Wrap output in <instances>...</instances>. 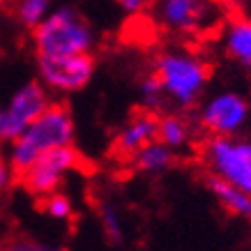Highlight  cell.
<instances>
[{"label":"cell","instance_id":"obj_23","mask_svg":"<svg viewBox=\"0 0 251 251\" xmlns=\"http://www.w3.org/2000/svg\"><path fill=\"white\" fill-rule=\"evenodd\" d=\"M2 2H14V0H0V5H2Z\"/></svg>","mask_w":251,"mask_h":251},{"label":"cell","instance_id":"obj_9","mask_svg":"<svg viewBox=\"0 0 251 251\" xmlns=\"http://www.w3.org/2000/svg\"><path fill=\"white\" fill-rule=\"evenodd\" d=\"M157 19L173 32L201 30L212 16V0H157Z\"/></svg>","mask_w":251,"mask_h":251},{"label":"cell","instance_id":"obj_21","mask_svg":"<svg viewBox=\"0 0 251 251\" xmlns=\"http://www.w3.org/2000/svg\"><path fill=\"white\" fill-rule=\"evenodd\" d=\"M118 5H120L122 12H127V14H138V12H143L152 5L154 0H115Z\"/></svg>","mask_w":251,"mask_h":251},{"label":"cell","instance_id":"obj_8","mask_svg":"<svg viewBox=\"0 0 251 251\" xmlns=\"http://www.w3.org/2000/svg\"><path fill=\"white\" fill-rule=\"evenodd\" d=\"M95 58L81 55H37L39 81L53 92H78L95 76Z\"/></svg>","mask_w":251,"mask_h":251},{"label":"cell","instance_id":"obj_14","mask_svg":"<svg viewBox=\"0 0 251 251\" xmlns=\"http://www.w3.org/2000/svg\"><path fill=\"white\" fill-rule=\"evenodd\" d=\"M157 141L168 145L171 150H182L191 141V127L182 115L177 113H166L159 115V129H157Z\"/></svg>","mask_w":251,"mask_h":251},{"label":"cell","instance_id":"obj_12","mask_svg":"<svg viewBox=\"0 0 251 251\" xmlns=\"http://www.w3.org/2000/svg\"><path fill=\"white\" fill-rule=\"evenodd\" d=\"M175 161H177L175 150H171L161 141H152L131 157V166H134V171L143 175H161L171 171L175 166Z\"/></svg>","mask_w":251,"mask_h":251},{"label":"cell","instance_id":"obj_13","mask_svg":"<svg viewBox=\"0 0 251 251\" xmlns=\"http://www.w3.org/2000/svg\"><path fill=\"white\" fill-rule=\"evenodd\" d=\"M224 51L230 60L242 67H251V19L240 16L233 19L224 35Z\"/></svg>","mask_w":251,"mask_h":251},{"label":"cell","instance_id":"obj_20","mask_svg":"<svg viewBox=\"0 0 251 251\" xmlns=\"http://www.w3.org/2000/svg\"><path fill=\"white\" fill-rule=\"evenodd\" d=\"M14 180H16V173L12 168V164H9V159L5 154H0V191L9 189L14 184Z\"/></svg>","mask_w":251,"mask_h":251},{"label":"cell","instance_id":"obj_4","mask_svg":"<svg viewBox=\"0 0 251 251\" xmlns=\"http://www.w3.org/2000/svg\"><path fill=\"white\" fill-rule=\"evenodd\" d=\"M201 161L207 175H214L251 196V138L210 136L201 148Z\"/></svg>","mask_w":251,"mask_h":251},{"label":"cell","instance_id":"obj_3","mask_svg":"<svg viewBox=\"0 0 251 251\" xmlns=\"http://www.w3.org/2000/svg\"><path fill=\"white\" fill-rule=\"evenodd\" d=\"M154 74L161 81L166 99L177 108L194 106L210 81L207 62L187 51L159 53L154 58Z\"/></svg>","mask_w":251,"mask_h":251},{"label":"cell","instance_id":"obj_17","mask_svg":"<svg viewBox=\"0 0 251 251\" xmlns=\"http://www.w3.org/2000/svg\"><path fill=\"white\" fill-rule=\"evenodd\" d=\"M39 205H42L46 217H51V219H55V221L74 219V203H72L69 196L62 194V191H53V194H49V196L39 198Z\"/></svg>","mask_w":251,"mask_h":251},{"label":"cell","instance_id":"obj_5","mask_svg":"<svg viewBox=\"0 0 251 251\" xmlns=\"http://www.w3.org/2000/svg\"><path fill=\"white\" fill-rule=\"evenodd\" d=\"M51 106L49 88L42 81H28L16 88L5 106H0V145L14 143L32 120Z\"/></svg>","mask_w":251,"mask_h":251},{"label":"cell","instance_id":"obj_10","mask_svg":"<svg viewBox=\"0 0 251 251\" xmlns=\"http://www.w3.org/2000/svg\"><path fill=\"white\" fill-rule=\"evenodd\" d=\"M157 129H159V115L154 111H141L131 115L129 120L122 125L113 138V154L120 159H129L145 148L148 143L157 141Z\"/></svg>","mask_w":251,"mask_h":251},{"label":"cell","instance_id":"obj_15","mask_svg":"<svg viewBox=\"0 0 251 251\" xmlns=\"http://www.w3.org/2000/svg\"><path fill=\"white\" fill-rule=\"evenodd\" d=\"M97 217L101 224V230L111 244H125L127 240V230H125V219H122L120 207L113 201H99L97 203Z\"/></svg>","mask_w":251,"mask_h":251},{"label":"cell","instance_id":"obj_24","mask_svg":"<svg viewBox=\"0 0 251 251\" xmlns=\"http://www.w3.org/2000/svg\"><path fill=\"white\" fill-rule=\"evenodd\" d=\"M249 69H251V67H249Z\"/></svg>","mask_w":251,"mask_h":251},{"label":"cell","instance_id":"obj_11","mask_svg":"<svg viewBox=\"0 0 251 251\" xmlns=\"http://www.w3.org/2000/svg\"><path fill=\"white\" fill-rule=\"evenodd\" d=\"M205 187L226 214L235 217V219L251 221V196L249 194H244L242 189L224 182V180L214 177V175H205Z\"/></svg>","mask_w":251,"mask_h":251},{"label":"cell","instance_id":"obj_16","mask_svg":"<svg viewBox=\"0 0 251 251\" xmlns=\"http://www.w3.org/2000/svg\"><path fill=\"white\" fill-rule=\"evenodd\" d=\"M53 9V0H16V19L28 30H35Z\"/></svg>","mask_w":251,"mask_h":251},{"label":"cell","instance_id":"obj_2","mask_svg":"<svg viewBox=\"0 0 251 251\" xmlns=\"http://www.w3.org/2000/svg\"><path fill=\"white\" fill-rule=\"evenodd\" d=\"M32 42L37 55H81L92 51L95 30L76 7L60 5L32 30Z\"/></svg>","mask_w":251,"mask_h":251},{"label":"cell","instance_id":"obj_1","mask_svg":"<svg viewBox=\"0 0 251 251\" xmlns=\"http://www.w3.org/2000/svg\"><path fill=\"white\" fill-rule=\"evenodd\" d=\"M74 134L76 129H74V118L69 113V108L65 104L51 101V106L37 120H32L14 143H9L7 159L14 168L16 177L23 171H28L42 154L51 152L55 148L74 145Z\"/></svg>","mask_w":251,"mask_h":251},{"label":"cell","instance_id":"obj_22","mask_svg":"<svg viewBox=\"0 0 251 251\" xmlns=\"http://www.w3.org/2000/svg\"><path fill=\"white\" fill-rule=\"evenodd\" d=\"M212 2H217V5H226V7H230V5H235V2H240V0H212Z\"/></svg>","mask_w":251,"mask_h":251},{"label":"cell","instance_id":"obj_6","mask_svg":"<svg viewBox=\"0 0 251 251\" xmlns=\"http://www.w3.org/2000/svg\"><path fill=\"white\" fill-rule=\"evenodd\" d=\"M81 161H83V157L74 145L55 148L51 152L42 154L28 171H23L19 175V182L30 196L44 198L53 191H60L65 177L72 171H76L81 166Z\"/></svg>","mask_w":251,"mask_h":251},{"label":"cell","instance_id":"obj_18","mask_svg":"<svg viewBox=\"0 0 251 251\" xmlns=\"http://www.w3.org/2000/svg\"><path fill=\"white\" fill-rule=\"evenodd\" d=\"M138 92H141V99L148 111H159L166 101V95H164V88H161V81L157 78V74H145L138 83Z\"/></svg>","mask_w":251,"mask_h":251},{"label":"cell","instance_id":"obj_19","mask_svg":"<svg viewBox=\"0 0 251 251\" xmlns=\"http://www.w3.org/2000/svg\"><path fill=\"white\" fill-rule=\"evenodd\" d=\"M0 251H65L62 247H55V244L42 242V240H35V237H12L7 242H2Z\"/></svg>","mask_w":251,"mask_h":251},{"label":"cell","instance_id":"obj_7","mask_svg":"<svg viewBox=\"0 0 251 251\" xmlns=\"http://www.w3.org/2000/svg\"><path fill=\"white\" fill-rule=\"evenodd\" d=\"M251 113L249 99L240 92H217L198 111V125L210 136H240Z\"/></svg>","mask_w":251,"mask_h":251}]
</instances>
